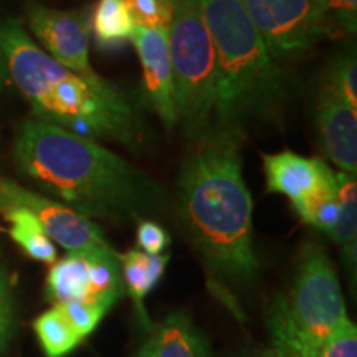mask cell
<instances>
[{"instance_id":"obj_1","label":"cell","mask_w":357,"mask_h":357,"mask_svg":"<svg viewBox=\"0 0 357 357\" xmlns=\"http://www.w3.org/2000/svg\"><path fill=\"white\" fill-rule=\"evenodd\" d=\"M242 141V131L212 126L192 141L177 178L178 217L218 293L247 288L260 273Z\"/></svg>"},{"instance_id":"obj_2","label":"cell","mask_w":357,"mask_h":357,"mask_svg":"<svg viewBox=\"0 0 357 357\" xmlns=\"http://www.w3.org/2000/svg\"><path fill=\"white\" fill-rule=\"evenodd\" d=\"M13 158L29 181L89 220H144L167 207L166 192L141 169L95 139L42 119L19 128Z\"/></svg>"},{"instance_id":"obj_3","label":"cell","mask_w":357,"mask_h":357,"mask_svg":"<svg viewBox=\"0 0 357 357\" xmlns=\"http://www.w3.org/2000/svg\"><path fill=\"white\" fill-rule=\"evenodd\" d=\"M0 50L8 79L30 102L35 119L89 139L109 137L126 146L139 142V119L121 89L106 79L91 83L56 63L20 22H0Z\"/></svg>"},{"instance_id":"obj_4","label":"cell","mask_w":357,"mask_h":357,"mask_svg":"<svg viewBox=\"0 0 357 357\" xmlns=\"http://www.w3.org/2000/svg\"><path fill=\"white\" fill-rule=\"evenodd\" d=\"M218 66L213 126L242 131L243 124L271 119L284 100V73L245 12L242 0H199Z\"/></svg>"},{"instance_id":"obj_5","label":"cell","mask_w":357,"mask_h":357,"mask_svg":"<svg viewBox=\"0 0 357 357\" xmlns=\"http://www.w3.org/2000/svg\"><path fill=\"white\" fill-rule=\"evenodd\" d=\"M177 123L192 141L213 126L218 101V66L199 0H174L167 29Z\"/></svg>"},{"instance_id":"obj_6","label":"cell","mask_w":357,"mask_h":357,"mask_svg":"<svg viewBox=\"0 0 357 357\" xmlns=\"http://www.w3.org/2000/svg\"><path fill=\"white\" fill-rule=\"evenodd\" d=\"M287 301L296 328L318 351L347 318L336 270L321 245H303Z\"/></svg>"},{"instance_id":"obj_7","label":"cell","mask_w":357,"mask_h":357,"mask_svg":"<svg viewBox=\"0 0 357 357\" xmlns=\"http://www.w3.org/2000/svg\"><path fill=\"white\" fill-rule=\"evenodd\" d=\"M121 255L114 248L68 252L53 263L47 276V298L60 303H89L106 311L123 296Z\"/></svg>"},{"instance_id":"obj_8","label":"cell","mask_w":357,"mask_h":357,"mask_svg":"<svg viewBox=\"0 0 357 357\" xmlns=\"http://www.w3.org/2000/svg\"><path fill=\"white\" fill-rule=\"evenodd\" d=\"M242 3L275 60L301 55L333 32L323 0H242Z\"/></svg>"},{"instance_id":"obj_9","label":"cell","mask_w":357,"mask_h":357,"mask_svg":"<svg viewBox=\"0 0 357 357\" xmlns=\"http://www.w3.org/2000/svg\"><path fill=\"white\" fill-rule=\"evenodd\" d=\"M20 207L29 211L40 222L53 243L68 252L88 248H113L100 227L88 217L75 212L55 199L43 197L25 189L12 178L0 176V211Z\"/></svg>"},{"instance_id":"obj_10","label":"cell","mask_w":357,"mask_h":357,"mask_svg":"<svg viewBox=\"0 0 357 357\" xmlns=\"http://www.w3.org/2000/svg\"><path fill=\"white\" fill-rule=\"evenodd\" d=\"M25 17L30 32L56 63L91 83L105 82L89 61V25L83 12L60 10L32 0Z\"/></svg>"},{"instance_id":"obj_11","label":"cell","mask_w":357,"mask_h":357,"mask_svg":"<svg viewBox=\"0 0 357 357\" xmlns=\"http://www.w3.org/2000/svg\"><path fill=\"white\" fill-rule=\"evenodd\" d=\"M129 42L139 56L147 105L158 114L164 126L174 129L177 126L176 86L169 55L167 30L136 26Z\"/></svg>"},{"instance_id":"obj_12","label":"cell","mask_w":357,"mask_h":357,"mask_svg":"<svg viewBox=\"0 0 357 357\" xmlns=\"http://www.w3.org/2000/svg\"><path fill=\"white\" fill-rule=\"evenodd\" d=\"M323 153L342 172H357V108L323 88L316 109Z\"/></svg>"},{"instance_id":"obj_13","label":"cell","mask_w":357,"mask_h":357,"mask_svg":"<svg viewBox=\"0 0 357 357\" xmlns=\"http://www.w3.org/2000/svg\"><path fill=\"white\" fill-rule=\"evenodd\" d=\"M266 190L284 195L289 202L296 204L318 185L326 162L318 158H303L293 151H281L276 154H263Z\"/></svg>"},{"instance_id":"obj_14","label":"cell","mask_w":357,"mask_h":357,"mask_svg":"<svg viewBox=\"0 0 357 357\" xmlns=\"http://www.w3.org/2000/svg\"><path fill=\"white\" fill-rule=\"evenodd\" d=\"M149 357H211L205 341L184 314H172L154 329L144 346Z\"/></svg>"},{"instance_id":"obj_15","label":"cell","mask_w":357,"mask_h":357,"mask_svg":"<svg viewBox=\"0 0 357 357\" xmlns=\"http://www.w3.org/2000/svg\"><path fill=\"white\" fill-rule=\"evenodd\" d=\"M266 326L271 339V349L266 357H318V349L296 328L287 298L281 294L268 305Z\"/></svg>"},{"instance_id":"obj_16","label":"cell","mask_w":357,"mask_h":357,"mask_svg":"<svg viewBox=\"0 0 357 357\" xmlns=\"http://www.w3.org/2000/svg\"><path fill=\"white\" fill-rule=\"evenodd\" d=\"M89 35L101 50H118L132 37L134 25L126 0H98L89 13Z\"/></svg>"},{"instance_id":"obj_17","label":"cell","mask_w":357,"mask_h":357,"mask_svg":"<svg viewBox=\"0 0 357 357\" xmlns=\"http://www.w3.org/2000/svg\"><path fill=\"white\" fill-rule=\"evenodd\" d=\"M291 205L303 222L331 235L341 218V204L336 192V172H333V169L326 164L314 190L300 202Z\"/></svg>"},{"instance_id":"obj_18","label":"cell","mask_w":357,"mask_h":357,"mask_svg":"<svg viewBox=\"0 0 357 357\" xmlns=\"http://www.w3.org/2000/svg\"><path fill=\"white\" fill-rule=\"evenodd\" d=\"M2 215L8 222V235L32 260L40 263H53L56 261V248L52 242L50 236L40 225V222L32 213L25 208L10 207L0 211Z\"/></svg>"},{"instance_id":"obj_19","label":"cell","mask_w":357,"mask_h":357,"mask_svg":"<svg viewBox=\"0 0 357 357\" xmlns=\"http://www.w3.org/2000/svg\"><path fill=\"white\" fill-rule=\"evenodd\" d=\"M336 192L341 204V218L331 238L344 250L346 261H356V234H357V182L356 176L339 171L336 172Z\"/></svg>"},{"instance_id":"obj_20","label":"cell","mask_w":357,"mask_h":357,"mask_svg":"<svg viewBox=\"0 0 357 357\" xmlns=\"http://www.w3.org/2000/svg\"><path fill=\"white\" fill-rule=\"evenodd\" d=\"M40 346L47 357H65L82 342L56 306L40 314L33 323Z\"/></svg>"},{"instance_id":"obj_21","label":"cell","mask_w":357,"mask_h":357,"mask_svg":"<svg viewBox=\"0 0 357 357\" xmlns=\"http://www.w3.org/2000/svg\"><path fill=\"white\" fill-rule=\"evenodd\" d=\"M121 276L124 289L132 298L134 305L139 311V318L147 323L144 298L154 288L149 278V271H147V253L141 250H129L126 255H121Z\"/></svg>"},{"instance_id":"obj_22","label":"cell","mask_w":357,"mask_h":357,"mask_svg":"<svg viewBox=\"0 0 357 357\" xmlns=\"http://www.w3.org/2000/svg\"><path fill=\"white\" fill-rule=\"evenodd\" d=\"M324 88L357 108V60L354 48H347L329 66Z\"/></svg>"},{"instance_id":"obj_23","label":"cell","mask_w":357,"mask_h":357,"mask_svg":"<svg viewBox=\"0 0 357 357\" xmlns=\"http://www.w3.org/2000/svg\"><path fill=\"white\" fill-rule=\"evenodd\" d=\"M132 22L141 29L167 30L174 15V0H126Z\"/></svg>"},{"instance_id":"obj_24","label":"cell","mask_w":357,"mask_h":357,"mask_svg":"<svg viewBox=\"0 0 357 357\" xmlns=\"http://www.w3.org/2000/svg\"><path fill=\"white\" fill-rule=\"evenodd\" d=\"M58 311L63 314V318L68 321V324L75 329V333L79 337H86L96 329V326L101 323L102 316L106 314L105 307L98 305H89V303H78V301H70V303H60L55 305Z\"/></svg>"},{"instance_id":"obj_25","label":"cell","mask_w":357,"mask_h":357,"mask_svg":"<svg viewBox=\"0 0 357 357\" xmlns=\"http://www.w3.org/2000/svg\"><path fill=\"white\" fill-rule=\"evenodd\" d=\"M318 357H357L356 324L346 318L318 351Z\"/></svg>"},{"instance_id":"obj_26","label":"cell","mask_w":357,"mask_h":357,"mask_svg":"<svg viewBox=\"0 0 357 357\" xmlns=\"http://www.w3.org/2000/svg\"><path fill=\"white\" fill-rule=\"evenodd\" d=\"M15 314H13V296L10 280L6 268L0 266V354L7 349L13 334Z\"/></svg>"},{"instance_id":"obj_27","label":"cell","mask_w":357,"mask_h":357,"mask_svg":"<svg viewBox=\"0 0 357 357\" xmlns=\"http://www.w3.org/2000/svg\"><path fill=\"white\" fill-rule=\"evenodd\" d=\"M323 6L331 26L356 33L357 0H323Z\"/></svg>"},{"instance_id":"obj_28","label":"cell","mask_w":357,"mask_h":357,"mask_svg":"<svg viewBox=\"0 0 357 357\" xmlns=\"http://www.w3.org/2000/svg\"><path fill=\"white\" fill-rule=\"evenodd\" d=\"M171 243V236L159 223L153 220H141L137 225V245L147 255H160Z\"/></svg>"},{"instance_id":"obj_29","label":"cell","mask_w":357,"mask_h":357,"mask_svg":"<svg viewBox=\"0 0 357 357\" xmlns=\"http://www.w3.org/2000/svg\"><path fill=\"white\" fill-rule=\"evenodd\" d=\"M167 263L169 255H147V271H149V278L154 287L166 273Z\"/></svg>"},{"instance_id":"obj_30","label":"cell","mask_w":357,"mask_h":357,"mask_svg":"<svg viewBox=\"0 0 357 357\" xmlns=\"http://www.w3.org/2000/svg\"><path fill=\"white\" fill-rule=\"evenodd\" d=\"M8 82V73H7V65H6V58H3V53L0 50V89L6 88Z\"/></svg>"},{"instance_id":"obj_31","label":"cell","mask_w":357,"mask_h":357,"mask_svg":"<svg viewBox=\"0 0 357 357\" xmlns=\"http://www.w3.org/2000/svg\"><path fill=\"white\" fill-rule=\"evenodd\" d=\"M137 357H149V356H147L144 351H141V354H139V356H137Z\"/></svg>"}]
</instances>
